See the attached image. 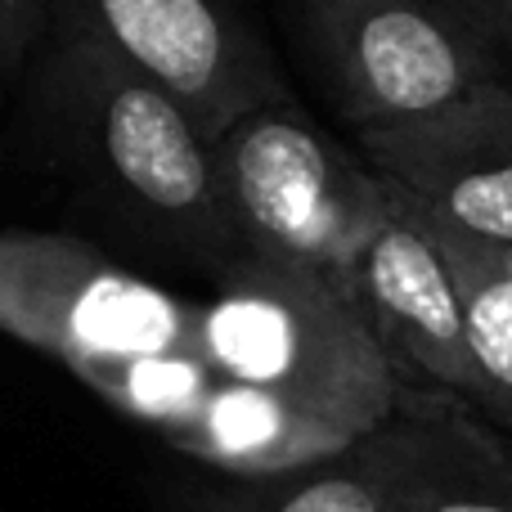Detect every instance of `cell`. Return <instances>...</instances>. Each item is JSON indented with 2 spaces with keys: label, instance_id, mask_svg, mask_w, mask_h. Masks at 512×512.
<instances>
[{
  "label": "cell",
  "instance_id": "obj_12",
  "mask_svg": "<svg viewBox=\"0 0 512 512\" xmlns=\"http://www.w3.org/2000/svg\"><path fill=\"white\" fill-rule=\"evenodd\" d=\"M427 230L441 243L454 283H459L472 360L481 373V396L468 409H477L486 423L512 436V265L499 256V248L436 230V225H427Z\"/></svg>",
  "mask_w": 512,
  "mask_h": 512
},
{
  "label": "cell",
  "instance_id": "obj_2",
  "mask_svg": "<svg viewBox=\"0 0 512 512\" xmlns=\"http://www.w3.org/2000/svg\"><path fill=\"white\" fill-rule=\"evenodd\" d=\"M194 351L216 378L270 391L346 441L387 423L405 391L351 292L261 256L225 265L194 301Z\"/></svg>",
  "mask_w": 512,
  "mask_h": 512
},
{
  "label": "cell",
  "instance_id": "obj_16",
  "mask_svg": "<svg viewBox=\"0 0 512 512\" xmlns=\"http://www.w3.org/2000/svg\"><path fill=\"white\" fill-rule=\"evenodd\" d=\"M499 256H504V261L512 265V248H499Z\"/></svg>",
  "mask_w": 512,
  "mask_h": 512
},
{
  "label": "cell",
  "instance_id": "obj_1",
  "mask_svg": "<svg viewBox=\"0 0 512 512\" xmlns=\"http://www.w3.org/2000/svg\"><path fill=\"white\" fill-rule=\"evenodd\" d=\"M45 90L68 149L122 212L216 274L248 256L216 140L171 90L104 45L63 32H54Z\"/></svg>",
  "mask_w": 512,
  "mask_h": 512
},
{
  "label": "cell",
  "instance_id": "obj_4",
  "mask_svg": "<svg viewBox=\"0 0 512 512\" xmlns=\"http://www.w3.org/2000/svg\"><path fill=\"white\" fill-rule=\"evenodd\" d=\"M292 32L333 108L355 126H391L512 81L445 0H292Z\"/></svg>",
  "mask_w": 512,
  "mask_h": 512
},
{
  "label": "cell",
  "instance_id": "obj_7",
  "mask_svg": "<svg viewBox=\"0 0 512 512\" xmlns=\"http://www.w3.org/2000/svg\"><path fill=\"white\" fill-rule=\"evenodd\" d=\"M355 144L418 221L512 248V81L436 113L355 131Z\"/></svg>",
  "mask_w": 512,
  "mask_h": 512
},
{
  "label": "cell",
  "instance_id": "obj_11",
  "mask_svg": "<svg viewBox=\"0 0 512 512\" xmlns=\"http://www.w3.org/2000/svg\"><path fill=\"white\" fill-rule=\"evenodd\" d=\"M405 441L409 423L405 409H396L382 427L328 459L265 477H234L230 490L212 495L207 512H391Z\"/></svg>",
  "mask_w": 512,
  "mask_h": 512
},
{
  "label": "cell",
  "instance_id": "obj_9",
  "mask_svg": "<svg viewBox=\"0 0 512 512\" xmlns=\"http://www.w3.org/2000/svg\"><path fill=\"white\" fill-rule=\"evenodd\" d=\"M409 423L391 512H512V436L436 391H400Z\"/></svg>",
  "mask_w": 512,
  "mask_h": 512
},
{
  "label": "cell",
  "instance_id": "obj_15",
  "mask_svg": "<svg viewBox=\"0 0 512 512\" xmlns=\"http://www.w3.org/2000/svg\"><path fill=\"white\" fill-rule=\"evenodd\" d=\"M495 54L512 68V0H445Z\"/></svg>",
  "mask_w": 512,
  "mask_h": 512
},
{
  "label": "cell",
  "instance_id": "obj_14",
  "mask_svg": "<svg viewBox=\"0 0 512 512\" xmlns=\"http://www.w3.org/2000/svg\"><path fill=\"white\" fill-rule=\"evenodd\" d=\"M45 36H50L45 0H0V86L23 72Z\"/></svg>",
  "mask_w": 512,
  "mask_h": 512
},
{
  "label": "cell",
  "instance_id": "obj_10",
  "mask_svg": "<svg viewBox=\"0 0 512 512\" xmlns=\"http://www.w3.org/2000/svg\"><path fill=\"white\" fill-rule=\"evenodd\" d=\"M189 459L212 463L230 477H265V472L301 468L346 450V436L319 418L292 409L270 391L216 378L198 409L167 436Z\"/></svg>",
  "mask_w": 512,
  "mask_h": 512
},
{
  "label": "cell",
  "instance_id": "obj_5",
  "mask_svg": "<svg viewBox=\"0 0 512 512\" xmlns=\"http://www.w3.org/2000/svg\"><path fill=\"white\" fill-rule=\"evenodd\" d=\"M0 328L86 378L194 346V301L68 234H0Z\"/></svg>",
  "mask_w": 512,
  "mask_h": 512
},
{
  "label": "cell",
  "instance_id": "obj_3",
  "mask_svg": "<svg viewBox=\"0 0 512 512\" xmlns=\"http://www.w3.org/2000/svg\"><path fill=\"white\" fill-rule=\"evenodd\" d=\"M225 198L248 256L351 292L355 265L391 216V189L292 99L252 108L216 135Z\"/></svg>",
  "mask_w": 512,
  "mask_h": 512
},
{
  "label": "cell",
  "instance_id": "obj_8",
  "mask_svg": "<svg viewBox=\"0 0 512 512\" xmlns=\"http://www.w3.org/2000/svg\"><path fill=\"white\" fill-rule=\"evenodd\" d=\"M351 297L369 319L400 382L477 405L481 373L454 270L423 221L391 194V216L369 239L351 279Z\"/></svg>",
  "mask_w": 512,
  "mask_h": 512
},
{
  "label": "cell",
  "instance_id": "obj_13",
  "mask_svg": "<svg viewBox=\"0 0 512 512\" xmlns=\"http://www.w3.org/2000/svg\"><path fill=\"white\" fill-rule=\"evenodd\" d=\"M81 382H86L90 391H99L113 409L140 418V423L153 427V432L171 436L198 409V400L207 396L216 373L194 346H185V351L108 364V369L86 373Z\"/></svg>",
  "mask_w": 512,
  "mask_h": 512
},
{
  "label": "cell",
  "instance_id": "obj_6",
  "mask_svg": "<svg viewBox=\"0 0 512 512\" xmlns=\"http://www.w3.org/2000/svg\"><path fill=\"white\" fill-rule=\"evenodd\" d=\"M50 32L81 36L185 104L207 135L279 104L288 81L230 0H45Z\"/></svg>",
  "mask_w": 512,
  "mask_h": 512
}]
</instances>
